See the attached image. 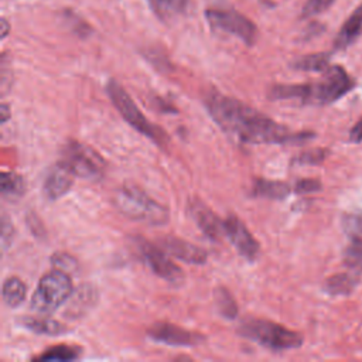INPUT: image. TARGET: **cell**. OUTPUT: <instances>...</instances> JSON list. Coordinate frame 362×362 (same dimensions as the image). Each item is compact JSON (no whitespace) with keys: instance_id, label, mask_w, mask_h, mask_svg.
Segmentation results:
<instances>
[{"instance_id":"obj_1","label":"cell","mask_w":362,"mask_h":362,"mask_svg":"<svg viewBox=\"0 0 362 362\" xmlns=\"http://www.w3.org/2000/svg\"><path fill=\"white\" fill-rule=\"evenodd\" d=\"M205 107L214 122L228 134L250 144L304 143L314 139L313 132H291L264 113L230 96L211 92Z\"/></svg>"},{"instance_id":"obj_2","label":"cell","mask_w":362,"mask_h":362,"mask_svg":"<svg viewBox=\"0 0 362 362\" xmlns=\"http://www.w3.org/2000/svg\"><path fill=\"white\" fill-rule=\"evenodd\" d=\"M355 81L341 65H329L314 83H277L269 90L273 100H300L303 105H329L345 96Z\"/></svg>"},{"instance_id":"obj_3","label":"cell","mask_w":362,"mask_h":362,"mask_svg":"<svg viewBox=\"0 0 362 362\" xmlns=\"http://www.w3.org/2000/svg\"><path fill=\"white\" fill-rule=\"evenodd\" d=\"M115 202L122 214L132 219L144 221L151 225H161L168 221V209L137 185H122L115 197Z\"/></svg>"},{"instance_id":"obj_4","label":"cell","mask_w":362,"mask_h":362,"mask_svg":"<svg viewBox=\"0 0 362 362\" xmlns=\"http://www.w3.org/2000/svg\"><path fill=\"white\" fill-rule=\"evenodd\" d=\"M239 334L270 351L296 349L303 345V335L269 320H247L239 327Z\"/></svg>"},{"instance_id":"obj_5","label":"cell","mask_w":362,"mask_h":362,"mask_svg":"<svg viewBox=\"0 0 362 362\" xmlns=\"http://www.w3.org/2000/svg\"><path fill=\"white\" fill-rule=\"evenodd\" d=\"M106 93L110 98L113 106L119 110L122 117L139 133L144 134L150 140H153L156 144L165 147L168 137L164 133L163 129L157 127L154 123H151L137 107L132 96L126 92V89L116 81L109 79L106 83Z\"/></svg>"},{"instance_id":"obj_6","label":"cell","mask_w":362,"mask_h":362,"mask_svg":"<svg viewBox=\"0 0 362 362\" xmlns=\"http://www.w3.org/2000/svg\"><path fill=\"white\" fill-rule=\"evenodd\" d=\"M72 291L74 286L68 273L54 269L40 279L31 297V307L41 314L54 313L72 296Z\"/></svg>"},{"instance_id":"obj_7","label":"cell","mask_w":362,"mask_h":362,"mask_svg":"<svg viewBox=\"0 0 362 362\" xmlns=\"http://www.w3.org/2000/svg\"><path fill=\"white\" fill-rule=\"evenodd\" d=\"M61 163L66 165L75 177L85 180H98L105 171L103 157L92 147L76 140H69L64 146Z\"/></svg>"},{"instance_id":"obj_8","label":"cell","mask_w":362,"mask_h":362,"mask_svg":"<svg viewBox=\"0 0 362 362\" xmlns=\"http://www.w3.org/2000/svg\"><path fill=\"white\" fill-rule=\"evenodd\" d=\"M205 17L212 28L235 35L246 45H253L257 38L256 24L233 8H208Z\"/></svg>"},{"instance_id":"obj_9","label":"cell","mask_w":362,"mask_h":362,"mask_svg":"<svg viewBox=\"0 0 362 362\" xmlns=\"http://www.w3.org/2000/svg\"><path fill=\"white\" fill-rule=\"evenodd\" d=\"M134 245L154 274L171 284H181L184 281L185 276L182 269L167 256L164 249H160L154 243L143 239L141 236H137L134 239Z\"/></svg>"},{"instance_id":"obj_10","label":"cell","mask_w":362,"mask_h":362,"mask_svg":"<svg viewBox=\"0 0 362 362\" xmlns=\"http://www.w3.org/2000/svg\"><path fill=\"white\" fill-rule=\"evenodd\" d=\"M147 335L156 341L171 346H195L205 341V337L199 332L185 329L173 322H154L147 328Z\"/></svg>"},{"instance_id":"obj_11","label":"cell","mask_w":362,"mask_h":362,"mask_svg":"<svg viewBox=\"0 0 362 362\" xmlns=\"http://www.w3.org/2000/svg\"><path fill=\"white\" fill-rule=\"evenodd\" d=\"M223 233L240 256L250 262L256 260L260 249L259 242L255 239V236L240 218L232 214L226 219H223Z\"/></svg>"},{"instance_id":"obj_12","label":"cell","mask_w":362,"mask_h":362,"mask_svg":"<svg viewBox=\"0 0 362 362\" xmlns=\"http://www.w3.org/2000/svg\"><path fill=\"white\" fill-rule=\"evenodd\" d=\"M189 212L194 218L195 223L201 229V232L211 240H219L221 236H223V221L218 218V215L208 208L201 201H191L189 202Z\"/></svg>"},{"instance_id":"obj_13","label":"cell","mask_w":362,"mask_h":362,"mask_svg":"<svg viewBox=\"0 0 362 362\" xmlns=\"http://www.w3.org/2000/svg\"><path fill=\"white\" fill-rule=\"evenodd\" d=\"M74 177L75 175L72 174V171L59 161L45 175L44 184H42L44 195L49 201L59 199L72 188Z\"/></svg>"},{"instance_id":"obj_14","label":"cell","mask_w":362,"mask_h":362,"mask_svg":"<svg viewBox=\"0 0 362 362\" xmlns=\"http://www.w3.org/2000/svg\"><path fill=\"white\" fill-rule=\"evenodd\" d=\"M160 245L167 253L182 262L192 264H202L206 262V252L204 249L177 236H165L160 240Z\"/></svg>"},{"instance_id":"obj_15","label":"cell","mask_w":362,"mask_h":362,"mask_svg":"<svg viewBox=\"0 0 362 362\" xmlns=\"http://www.w3.org/2000/svg\"><path fill=\"white\" fill-rule=\"evenodd\" d=\"M361 34H362V4L352 11V14L346 18L341 30L338 31L334 41L335 49L348 48L351 44H354L359 38Z\"/></svg>"},{"instance_id":"obj_16","label":"cell","mask_w":362,"mask_h":362,"mask_svg":"<svg viewBox=\"0 0 362 362\" xmlns=\"http://www.w3.org/2000/svg\"><path fill=\"white\" fill-rule=\"evenodd\" d=\"M291 187L279 180H266V178H256L252 185V195L262 197L269 199H284L290 195Z\"/></svg>"},{"instance_id":"obj_17","label":"cell","mask_w":362,"mask_h":362,"mask_svg":"<svg viewBox=\"0 0 362 362\" xmlns=\"http://www.w3.org/2000/svg\"><path fill=\"white\" fill-rule=\"evenodd\" d=\"M20 322L25 329L41 335L55 337L68 332V327L65 324L48 317H24Z\"/></svg>"},{"instance_id":"obj_18","label":"cell","mask_w":362,"mask_h":362,"mask_svg":"<svg viewBox=\"0 0 362 362\" xmlns=\"http://www.w3.org/2000/svg\"><path fill=\"white\" fill-rule=\"evenodd\" d=\"M359 279L356 277V273H338L329 276L324 281V291L329 296H348L351 294L355 287L358 286Z\"/></svg>"},{"instance_id":"obj_19","label":"cell","mask_w":362,"mask_h":362,"mask_svg":"<svg viewBox=\"0 0 362 362\" xmlns=\"http://www.w3.org/2000/svg\"><path fill=\"white\" fill-rule=\"evenodd\" d=\"M1 294H3V301L8 307H18L25 298L27 286L21 279L11 276L4 280Z\"/></svg>"},{"instance_id":"obj_20","label":"cell","mask_w":362,"mask_h":362,"mask_svg":"<svg viewBox=\"0 0 362 362\" xmlns=\"http://www.w3.org/2000/svg\"><path fill=\"white\" fill-rule=\"evenodd\" d=\"M291 66L297 71L307 72H324L329 66V54L328 52H317L300 57L291 62Z\"/></svg>"},{"instance_id":"obj_21","label":"cell","mask_w":362,"mask_h":362,"mask_svg":"<svg viewBox=\"0 0 362 362\" xmlns=\"http://www.w3.org/2000/svg\"><path fill=\"white\" fill-rule=\"evenodd\" d=\"M81 355L79 348L68 345V344H58L54 346L47 348L44 352L37 355L34 359L35 361H42V362H49V361H74L78 359Z\"/></svg>"},{"instance_id":"obj_22","label":"cell","mask_w":362,"mask_h":362,"mask_svg":"<svg viewBox=\"0 0 362 362\" xmlns=\"http://www.w3.org/2000/svg\"><path fill=\"white\" fill-rule=\"evenodd\" d=\"M25 192V182L23 177L13 171H3L1 173V194L8 199H16L24 195Z\"/></svg>"},{"instance_id":"obj_23","label":"cell","mask_w":362,"mask_h":362,"mask_svg":"<svg viewBox=\"0 0 362 362\" xmlns=\"http://www.w3.org/2000/svg\"><path fill=\"white\" fill-rule=\"evenodd\" d=\"M189 0H147L148 6L160 18H168L182 13Z\"/></svg>"},{"instance_id":"obj_24","label":"cell","mask_w":362,"mask_h":362,"mask_svg":"<svg viewBox=\"0 0 362 362\" xmlns=\"http://www.w3.org/2000/svg\"><path fill=\"white\" fill-rule=\"evenodd\" d=\"M215 303H216L218 311L225 318L233 320L238 315V313H239V308H238V304H236L233 296L223 286H219V287L215 288Z\"/></svg>"},{"instance_id":"obj_25","label":"cell","mask_w":362,"mask_h":362,"mask_svg":"<svg viewBox=\"0 0 362 362\" xmlns=\"http://www.w3.org/2000/svg\"><path fill=\"white\" fill-rule=\"evenodd\" d=\"M342 229L351 240L362 242V214H346L342 216Z\"/></svg>"},{"instance_id":"obj_26","label":"cell","mask_w":362,"mask_h":362,"mask_svg":"<svg viewBox=\"0 0 362 362\" xmlns=\"http://www.w3.org/2000/svg\"><path fill=\"white\" fill-rule=\"evenodd\" d=\"M344 264L355 273H362V242L352 240L344 250Z\"/></svg>"},{"instance_id":"obj_27","label":"cell","mask_w":362,"mask_h":362,"mask_svg":"<svg viewBox=\"0 0 362 362\" xmlns=\"http://www.w3.org/2000/svg\"><path fill=\"white\" fill-rule=\"evenodd\" d=\"M328 154V150L325 148H313V150H305L300 154H297L296 157H293V163L294 164H311V165H315V164H320L325 160Z\"/></svg>"},{"instance_id":"obj_28","label":"cell","mask_w":362,"mask_h":362,"mask_svg":"<svg viewBox=\"0 0 362 362\" xmlns=\"http://www.w3.org/2000/svg\"><path fill=\"white\" fill-rule=\"evenodd\" d=\"M51 263L55 269H59L65 273H74L78 269V262L75 257L65 252H57L51 257Z\"/></svg>"},{"instance_id":"obj_29","label":"cell","mask_w":362,"mask_h":362,"mask_svg":"<svg viewBox=\"0 0 362 362\" xmlns=\"http://www.w3.org/2000/svg\"><path fill=\"white\" fill-rule=\"evenodd\" d=\"M334 3V0H307L303 6L301 10V16L303 17H313L317 16L322 11H325L327 8H329V6Z\"/></svg>"},{"instance_id":"obj_30","label":"cell","mask_w":362,"mask_h":362,"mask_svg":"<svg viewBox=\"0 0 362 362\" xmlns=\"http://www.w3.org/2000/svg\"><path fill=\"white\" fill-rule=\"evenodd\" d=\"M322 188V184L317 178H301L294 184V191L297 194H310L317 192Z\"/></svg>"},{"instance_id":"obj_31","label":"cell","mask_w":362,"mask_h":362,"mask_svg":"<svg viewBox=\"0 0 362 362\" xmlns=\"http://www.w3.org/2000/svg\"><path fill=\"white\" fill-rule=\"evenodd\" d=\"M25 221H27V225H28L30 232H31L35 238H44V236L47 235L45 228H44L41 219L37 216L35 212H28L27 216H25Z\"/></svg>"},{"instance_id":"obj_32","label":"cell","mask_w":362,"mask_h":362,"mask_svg":"<svg viewBox=\"0 0 362 362\" xmlns=\"http://www.w3.org/2000/svg\"><path fill=\"white\" fill-rule=\"evenodd\" d=\"M13 233H14L13 225L7 221V216L4 214L3 219H1V246H3V249H7L8 243L13 239Z\"/></svg>"},{"instance_id":"obj_33","label":"cell","mask_w":362,"mask_h":362,"mask_svg":"<svg viewBox=\"0 0 362 362\" xmlns=\"http://www.w3.org/2000/svg\"><path fill=\"white\" fill-rule=\"evenodd\" d=\"M349 141H352V143L362 141V117L349 130Z\"/></svg>"},{"instance_id":"obj_34","label":"cell","mask_w":362,"mask_h":362,"mask_svg":"<svg viewBox=\"0 0 362 362\" xmlns=\"http://www.w3.org/2000/svg\"><path fill=\"white\" fill-rule=\"evenodd\" d=\"M7 31H8L7 20H6V18H1V37H3V38L7 35Z\"/></svg>"},{"instance_id":"obj_35","label":"cell","mask_w":362,"mask_h":362,"mask_svg":"<svg viewBox=\"0 0 362 362\" xmlns=\"http://www.w3.org/2000/svg\"><path fill=\"white\" fill-rule=\"evenodd\" d=\"M1 112H3V115H1V122L4 123V122L7 120V117H8V112H7V105H6V103H3Z\"/></svg>"}]
</instances>
